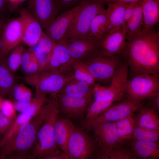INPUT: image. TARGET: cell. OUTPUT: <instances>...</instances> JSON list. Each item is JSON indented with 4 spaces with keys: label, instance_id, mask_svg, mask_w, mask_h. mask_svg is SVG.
I'll return each instance as SVG.
<instances>
[{
    "label": "cell",
    "instance_id": "cell-1",
    "mask_svg": "<svg viewBox=\"0 0 159 159\" xmlns=\"http://www.w3.org/2000/svg\"><path fill=\"white\" fill-rule=\"evenodd\" d=\"M127 63L131 78L137 75H159V32L143 28L127 41L120 54Z\"/></svg>",
    "mask_w": 159,
    "mask_h": 159
},
{
    "label": "cell",
    "instance_id": "cell-2",
    "mask_svg": "<svg viewBox=\"0 0 159 159\" xmlns=\"http://www.w3.org/2000/svg\"><path fill=\"white\" fill-rule=\"evenodd\" d=\"M57 104L55 98L48 100L37 113L0 147V159H32L39 130L47 116Z\"/></svg>",
    "mask_w": 159,
    "mask_h": 159
},
{
    "label": "cell",
    "instance_id": "cell-3",
    "mask_svg": "<svg viewBox=\"0 0 159 159\" xmlns=\"http://www.w3.org/2000/svg\"><path fill=\"white\" fill-rule=\"evenodd\" d=\"M74 78L73 71L67 73L43 71L26 75L24 80L26 83L35 88V94L46 95L50 94L55 95Z\"/></svg>",
    "mask_w": 159,
    "mask_h": 159
},
{
    "label": "cell",
    "instance_id": "cell-4",
    "mask_svg": "<svg viewBox=\"0 0 159 159\" xmlns=\"http://www.w3.org/2000/svg\"><path fill=\"white\" fill-rule=\"evenodd\" d=\"M69 159H98L99 151L92 134L73 126L67 147Z\"/></svg>",
    "mask_w": 159,
    "mask_h": 159
},
{
    "label": "cell",
    "instance_id": "cell-5",
    "mask_svg": "<svg viewBox=\"0 0 159 159\" xmlns=\"http://www.w3.org/2000/svg\"><path fill=\"white\" fill-rule=\"evenodd\" d=\"M60 114L58 103L49 113L38 132L32 159H44L59 150L55 140L54 125Z\"/></svg>",
    "mask_w": 159,
    "mask_h": 159
},
{
    "label": "cell",
    "instance_id": "cell-6",
    "mask_svg": "<svg viewBox=\"0 0 159 159\" xmlns=\"http://www.w3.org/2000/svg\"><path fill=\"white\" fill-rule=\"evenodd\" d=\"M123 60L120 54L107 56L100 50L81 61L86 67L96 81H111L117 69Z\"/></svg>",
    "mask_w": 159,
    "mask_h": 159
},
{
    "label": "cell",
    "instance_id": "cell-7",
    "mask_svg": "<svg viewBox=\"0 0 159 159\" xmlns=\"http://www.w3.org/2000/svg\"><path fill=\"white\" fill-rule=\"evenodd\" d=\"M104 4L97 0H88L71 24L64 39H82L89 37L92 20L97 14L105 11Z\"/></svg>",
    "mask_w": 159,
    "mask_h": 159
},
{
    "label": "cell",
    "instance_id": "cell-8",
    "mask_svg": "<svg viewBox=\"0 0 159 159\" xmlns=\"http://www.w3.org/2000/svg\"><path fill=\"white\" fill-rule=\"evenodd\" d=\"M83 125L92 132L97 143L98 159H107L113 148L120 145L115 125L113 122H104Z\"/></svg>",
    "mask_w": 159,
    "mask_h": 159
},
{
    "label": "cell",
    "instance_id": "cell-9",
    "mask_svg": "<svg viewBox=\"0 0 159 159\" xmlns=\"http://www.w3.org/2000/svg\"><path fill=\"white\" fill-rule=\"evenodd\" d=\"M159 93V75L144 74L128 80L125 95L127 100L138 102Z\"/></svg>",
    "mask_w": 159,
    "mask_h": 159
},
{
    "label": "cell",
    "instance_id": "cell-10",
    "mask_svg": "<svg viewBox=\"0 0 159 159\" xmlns=\"http://www.w3.org/2000/svg\"><path fill=\"white\" fill-rule=\"evenodd\" d=\"M143 106L138 102L126 99L114 102L96 118L83 121V124H95L104 122H114L134 115Z\"/></svg>",
    "mask_w": 159,
    "mask_h": 159
},
{
    "label": "cell",
    "instance_id": "cell-11",
    "mask_svg": "<svg viewBox=\"0 0 159 159\" xmlns=\"http://www.w3.org/2000/svg\"><path fill=\"white\" fill-rule=\"evenodd\" d=\"M20 16L6 21L2 33L0 53L8 54L22 41L24 18L20 13Z\"/></svg>",
    "mask_w": 159,
    "mask_h": 159
},
{
    "label": "cell",
    "instance_id": "cell-12",
    "mask_svg": "<svg viewBox=\"0 0 159 159\" xmlns=\"http://www.w3.org/2000/svg\"><path fill=\"white\" fill-rule=\"evenodd\" d=\"M56 97L60 113L61 112L70 120H78L86 113L92 97H74L59 93Z\"/></svg>",
    "mask_w": 159,
    "mask_h": 159
},
{
    "label": "cell",
    "instance_id": "cell-13",
    "mask_svg": "<svg viewBox=\"0 0 159 159\" xmlns=\"http://www.w3.org/2000/svg\"><path fill=\"white\" fill-rule=\"evenodd\" d=\"M74 61L68 51L65 39H63L55 43L48 62L42 71L60 73L71 72L72 71Z\"/></svg>",
    "mask_w": 159,
    "mask_h": 159
},
{
    "label": "cell",
    "instance_id": "cell-14",
    "mask_svg": "<svg viewBox=\"0 0 159 159\" xmlns=\"http://www.w3.org/2000/svg\"><path fill=\"white\" fill-rule=\"evenodd\" d=\"M88 0H84L73 8L59 14L45 30V34L55 43L64 38L71 24Z\"/></svg>",
    "mask_w": 159,
    "mask_h": 159
},
{
    "label": "cell",
    "instance_id": "cell-15",
    "mask_svg": "<svg viewBox=\"0 0 159 159\" xmlns=\"http://www.w3.org/2000/svg\"><path fill=\"white\" fill-rule=\"evenodd\" d=\"M28 10L44 30L60 12L55 0H30Z\"/></svg>",
    "mask_w": 159,
    "mask_h": 159
},
{
    "label": "cell",
    "instance_id": "cell-16",
    "mask_svg": "<svg viewBox=\"0 0 159 159\" xmlns=\"http://www.w3.org/2000/svg\"><path fill=\"white\" fill-rule=\"evenodd\" d=\"M65 39L69 54L75 60L82 61L100 50V40L94 37Z\"/></svg>",
    "mask_w": 159,
    "mask_h": 159
},
{
    "label": "cell",
    "instance_id": "cell-17",
    "mask_svg": "<svg viewBox=\"0 0 159 159\" xmlns=\"http://www.w3.org/2000/svg\"><path fill=\"white\" fill-rule=\"evenodd\" d=\"M127 42L124 28L122 26L109 32L100 40V50L108 56L120 54Z\"/></svg>",
    "mask_w": 159,
    "mask_h": 159
},
{
    "label": "cell",
    "instance_id": "cell-18",
    "mask_svg": "<svg viewBox=\"0 0 159 159\" xmlns=\"http://www.w3.org/2000/svg\"><path fill=\"white\" fill-rule=\"evenodd\" d=\"M19 13L24 18L22 41L29 47H34L44 33L43 29L39 22L28 9L22 8Z\"/></svg>",
    "mask_w": 159,
    "mask_h": 159
},
{
    "label": "cell",
    "instance_id": "cell-19",
    "mask_svg": "<svg viewBox=\"0 0 159 159\" xmlns=\"http://www.w3.org/2000/svg\"><path fill=\"white\" fill-rule=\"evenodd\" d=\"M9 54L0 53V95L3 98L10 96L14 87L17 84L16 77L7 65Z\"/></svg>",
    "mask_w": 159,
    "mask_h": 159
},
{
    "label": "cell",
    "instance_id": "cell-20",
    "mask_svg": "<svg viewBox=\"0 0 159 159\" xmlns=\"http://www.w3.org/2000/svg\"><path fill=\"white\" fill-rule=\"evenodd\" d=\"M134 116L135 126L148 130H159V113L148 106H142Z\"/></svg>",
    "mask_w": 159,
    "mask_h": 159
},
{
    "label": "cell",
    "instance_id": "cell-21",
    "mask_svg": "<svg viewBox=\"0 0 159 159\" xmlns=\"http://www.w3.org/2000/svg\"><path fill=\"white\" fill-rule=\"evenodd\" d=\"M74 125L70 120L59 116L54 123V135L56 143L59 148L67 155V145Z\"/></svg>",
    "mask_w": 159,
    "mask_h": 159
},
{
    "label": "cell",
    "instance_id": "cell-22",
    "mask_svg": "<svg viewBox=\"0 0 159 159\" xmlns=\"http://www.w3.org/2000/svg\"><path fill=\"white\" fill-rule=\"evenodd\" d=\"M106 4V14L108 21L110 32L121 26H124L125 12L128 3L110 2Z\"/></svg>",
    "mask_w": 159,
    "mask_h": 159
},
{
    "label": "cell",
    "instance_id": "cell-23",
    "mask_svg": "<svg viewBox=\"0 0 159 159\" xmlns=\"http://www.w3.org/2000/svg\"><path fill=\"white\" fill-rule=\"evenodd\" d=\"M128 144L129 148L138 159H159V142L132 140Z\"/></svg>",
    "mask_w": 159,
    "mask_h": 159
},
{
    "label": "cell",
    "instance_id": "cell-24",
    "mask_svg": "<svg viewBox=\"0 0 159 159\" xmlns=\"http://www.w3.org/2000/svg\"><path fill=\"white\" fill-rule=\"evenodd\" d=\"M143 18V28H153L159 21V0H141Z\"/></svg>",
    "mask_w": 159,
    "mask_h": 159
},
{
    "label": "cell",
    "instance_id": "cell-25",
    "mask_svg": "<svg viewBox=\"0 0 159 159\" xmlns=\"http://www.w3.org/2000/svg\"><path fill=\"white\" fill-rule=\"evenodd\" d=\"M55 44L44 32L35 46V48L32 49L41 69H44L46 66Z\"/></svg>",
    "mask_w": 159,
    "mask_h": 159
},
{
    "label": "cell",
    "instance_id": "cell-26",
    "mask_svg": "<svg viewBox=\"0 0 159 159\" xmlns=\"http://www.w3.org/2000/svg\"><path fill=\"white\" fill-rule=\"evenodd\" d=\"M94 86L74 78L68 82L59 93L74 97H92Z\"/></svg>",
    "mask_w": 159,
    "mask_h": 159
},
{
    "label": "cell",
    "instance_id": "cell-27",
    "mask_svg": "<svg viewBox=\"0 0 159 159\" xmlns=\"http://www.w3.org/2000/svg\"><path fill=\"white\" fill-rule=\"evenodd\" d=\"M143 26L142 7L140 1L136 2L133 14L124 26L125 36L128 41L139 34Z\"/></svg>",
    "mask_w": 159,
    "mask_h": 159
},
{
    "label": "cell",
    "instance_id": "cell-28",
    "mask_svg": "<svg viewBox=\"0 0 159 159\" xmlns=\"http://www.w3.org/2000/svg\"><path fill=\"white\" fill-rule=\"evenodd\" d=\"M115 125L120 145L128 144L135 126L134 116H130L113 122Z\"/></svg>",
    "mask_w": 159,
    "mask_h": 159
},
{
    "label": "cell",
    "instance_id": "cell-29",
    "mask_svg": "<svg viewBox=\"0 0 159 159\" xmlns=\"http://www.w3.org/2000/svg\"><path fill=\"white\" fill-rule=\"evenodd\" d=\"M38 112L32 107H30L26 111L20 113L17 115L6 134L0 139V147L12 137L20 127L35 115Z\"/></svg>",
    "mask_w": 159,
    "mask_h": 159
},
{
    "label": "cell",
    "instance_id": "cell-30",
    "mask_svg": "<svg viewBox=\"0 0 159 159\" xmlns=\"http://www.w3.org/2000/svg\"><path fill=\"white\" fill-rule=\"evenodd\" d=\"M105 11L97 14L92 20L89 28V37L101 40L109 32V26Z\"/></svg>",
    "mask_w": 159,
    "mask_h": 159
},
{
    "label": "cell",
    "instance_id": "cell-31",
    "mask_svg": "<svg viewBox=\"0 0 159 159\" xmlns=\"http://www.w3.org/2000/svg\"><path fill=\"white\" fill-rule=\"evenodd\" d=\"M22 71L27 75L38 72L39 67L32 49L26 50L23 55L20 66Z\"/></svg>",
    "mask_w": 159,
    "mask_h": 159
},
{
    "label": "cell",
    "instance_id": "cell-32",
    "mask_svg": "<svg viewBox=\"0 0 159 159\" xmlns=\"http://www.w3.org/2000/svg\"><path fill=\"white\" fill-rule=\"evenodd\" d=\"M72 71L74 78L76 80L92 86L95 84V79L81 62L74 60Z\"/></svg>",
    "mask_w": 159,
    "mask_h": 159
},
{
    "label": "cell",
    "instance_id": "cell-33",
    "mask_svg": "<svg viewBox=\"0 0 159 159\" xmlns=\"http://www.w3.org/2000/svg\"><path fill=\"white\" fill-rule=\"evenodd\" d=\"M132 140L145 142H158L159 130H148L135 126L132 135L131 141Z\"/></svg>",
    "mask_w": 159,
    "mask_h": 159
},
{
    "label": "cell",
    "instance_id": "cell-34",
    "mask_svg": "<svg viewBox=\"0 0 159 159\" xmlns=\"http://www.w3.org/2000/svg\"><path fill=\"white\" fill-rule=\"evenodd\" d=\"M25 51L24 47L20 43L9 54L7 63L9 68L13 73L20 67L22 57Z\"/></svg>",
    "mask_w": 159,
    "mask_h": 159
},
{
    "label": "cell",
    "instance_id": "cell-35",
    "mask_svg": "<svg viewBox=\"0 0 159 159\" xmlns=\"http://www.w3.org/2000/svg\"><path fill=\"white\" fill-rule=\"evenodd\" d=\"M114 102L112 101L103 102L94 100L88 107L83 121L96 118Z\"/></svg>",
    "mask_w": 159,
    "mask_h": 159
},
{
    "label": "cell",
    "instance_id": "cell-36",
    "mask_svg": "<svg viewBox=\"0 0 159 159\" xmlns=\"http://www.w3.org/2000/svg\"><path fill=\"white\" fill-rule=\"evenodd\" d=\"M10 96L14 100L30 101L33 97L31 89L23 84H16L14 87Z\"/></svg>",
    "mask_w": 159,
    "mask_h": 159
},
{
    "label": "cell",
    "instance_id": "cell-37",
    "mask_svg": "<svg viewBox=\"0 0 159 159\" xmlns=\"http://www.w3.org/2000/svg\"><path fill=\"white\" fill-rule=\"evenodd\" d=\"M107 159H138L129 147L124 145L117 146L112 149Z\"/></svg>",
    "mask_w": 159,
    "mask_h": 159
},
{
    "label": "cell",
    "instance_id": "cell-38",
    "mask_svg": "<svg viewBox=\"0 0 159 159\" xmlns=\"http://www.w3.org/2000/svg\"><path fill=\"white\" fill-rule=\"evenodd\" d=\"M16 112L13 101L3 98L0 107V112L5 117L14 121L17 116Z\"/></svg>",
    "mask_w": 159,
    "mask_h": 159
},
{
    "label": "cell",
    "instance_id": "cell-39",
    "mask_svg": "<svg viewBox=\"0 0 159 159\" xmlns=\"http://www.w3.org/2000/svg\"><path fill=\"white\" fill-rule=\"evenodd\" d=\"M60 12L63 10L68 11L81 3L84 0H55Z\"/></svg>",
    "mask_w": 159,
    "mask_h": 159
},
{
    "label": "cell",
    "instance_id": "cell-40",
    "mask_svg": "<svg viewBox=\"0 0 159 159\" xmlns=\"http://www.w3.org/2000/svg\"><path fill=\"white\" fill-rule=\"evenodd\" d=\"M13 121L4 116L0 112V138L7 132Z\"/></svg>",
    "mask_w": 159,
    "mask_h": 159
},
{
    "label": "cell",
    "instance_id": "cell-41",
    "mask_svg": "<svg viewBox=\"0 0 159 159\" xmlns=\"http://www.w3.org/2000/svg\"><path fill=\"white\" fill-rule=\"evenodd\" d=\"M13 102L16 111L20 113L24 112L27 110L31 103V100L30 101L14 100Z\"/></svg>",
    "mask_w": 159,
    "mask_h": 159
},
{
    "label": "cell",
    "instance_id": "cell-42",
    "mask_svg": "<svg viewBox=\"0 0 159 159\" xmlns=\"http://www.w3.org/2000/svg\"><path fill=\"white\" fill-rule=\"evenodd\" d=\"M147 99L149 107L159 113V93L152 96Z\"/></svg>",
    "mask_w": 159,
    "mask_h": 159
},
{
    "label": "cell",
    "instance_id": "cell-43",
    "mask_svg": "<svg viewBox=\"0 0 159 159\" xmlns=\"http://www.w3.org/2000/svg\"><path fill=\"white\" fill-rule=\"evenodd\" d=\"M136 2H134L128 3L125 12L124 26L132 16Z\"/></svg>",
    "mask_w": 159,
    "mask_h": 159
},
{
    "label": "cell",
    "instance_id": "cell-44",
    "mask_svg": "<svg viewBox=\"0 0 159 159\" xmlns=\"http://www.w3.org/2000/svg\"><path fill=\"white\" fill-rule=\"evenodd\" d=\"M44 159H69L67 155L59 150L45 157Z\"/></svg>",
    "mask_w": 159,
    "mask_h": 159
},
{
    "label": "cell",
    "instance_id": "cell-45",
    "mask_svg": "<svg viewBox=\"0 0 159 159\" xmlns=\"http://www.w3.org/2000/svg\"><path fill=\"white\" fill-rule=\"evenodd\" d=\"M26 0H6L8 9L10 11H13L16 9Z\"/></svg>",
    "mask_w": 159,
    "mask_h": 159
},
{
    "label": "cell",
    "instance_id": "cell-46",
    "mask_svg": "<svg viewBox=\"0 0 159 159\" xmlns=\"http://www.w3.org/2000/svg\"><path fill=\"white\" fill-rule=\"evenodd\" d=\"M7 10L8 9L6 0H0V18L6 17Z\"/></svg>",
    "mask_w": 159,
    "mask_h": 159
},
{
    "label": "cell",
    "instance_id": "cell-47",
    "mask_svg": "<svg viewBox=\"0 0 159 159\" xmlns=\"http://www.w3.org/2000/svg\"><path fill=\"white\" fill-rule=\"evenodd\" d=\"M7 21L6 17L0 18V51L1 46L2 38L4 26Z\"/></svg>",
    "mask_w": 159,
    "mask_h": 159
},
{
    "label": "cell",
    "instance_id": "cell-48",
    "mask_svg": "<svg viewBox=\"0 0 159 159\" xmlns=\"http://www.w3.org/2000/svg\"><path fill=\"white\" fill-rule=\"evenodd\" d=\"M99 1L104 4L107 3L108 2H115L122 3H129L131 2H137L141 0H97Z\"/></svg>",
    "mask_w": 159,
    "mask_h": 159
},
{
    "label": "cell",
    "instance_id": "cell-49",
    "mask_svg": "<svg viewBox=\"0 0 159 159\" xmlns=\"http://www.w3.org/2000/svg\"><path fill=\"white\" fill-rule=\"evenodd\" d=\"M3 98V97H1L0 95V107L1 105V101Z\"/></svg>",
    "mask_w": 159,
    "mask_h": 159
}]
</instances>
